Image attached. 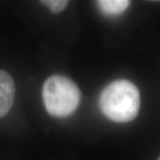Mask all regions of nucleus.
I'll return each instance as SVG.
<instances>
[{"instance_id": "423d86ee", "label": "nucleus", "mask_w": 160, "mask_h": 160, "mask_svg": "<svg viewBox=\"0 0 160 160\" xmlns=\"http://www.w3.org/2000/svg\"><path fill=\"white\" fill-rule=\"evenodd\" d=\"M158 160H160V157H159V158H158Z\"/></svg>"}, {"instance_id": "20e7f679", "label": "nucleus", "mask_w": 160, "mask_h": 160, "mask_svg": "<svg viewBox=\"0 0 160 160\" xmlns=\"http://www.w3.org/2000/svg\"><path fill=\"white\" fill-rule=\"evenodd\" d=\"M96 3L101 11L108 15L120 14L130 5L127 0H100Z\"/></svg>"}, {"instance_id": "f03ea898", "label": "nucleus", "mask_w": 160, "mask_h": 160, "mask_svg": "<svg viewBox=\"0 0 160 160\" xmlns=\"http://www.w3.org/2000/svg\"><path fill=\"white\" fill-rule=\"evenodd\" d=\"M47 112L65 118L76 111L81 101V92L74 81L62 75H52L46 80L42 91Z\"/></svg>"}, {"instance_id": "7ed1b4c3", "label": "nucleus", "mask_w": 160, "mask_h": 160, "mask_svg": "<svg viewBox=\"0 0 160 160\" xmlns=\"http://www.w3.org/2000/svg\"><path fill=\"white\" fill-rule=\"evenodd\" d=\"M15 85L8 72L0 69V118L9 113L14 102Z\"/></svg>"}, {"instance_id": "f257e3e1", "label": "nucleus", "mask_w": 160, "mask_h": 160, "mask_svg": "<svg viewBox=\"0 0 160 160\" xmlns=\"http://www.w3.org/2000/svg\"><path fill=\"white\" fill-rule=\"evenodd\" d=\"M141 105L140 92L126 79L115 80L103 89L99 106L103 115L118 123H126L137 117Z\"/></svg>"}, {"instance_id": "39448f33", "label": "nucleus", "mask_w": 160, "mask_h": 160, "mask_svg": "<svg viewBox=\"0 0 160 160\" xmlns=\"http://www.w3.org/2000/svg\"><path fill=\"white\" fill-rule=\"evenodd\" d=\"M42 4L46 6L52 12L57 13L62 12L68 6L69 1L66 0H46V1H41Z\"/></svg>"}]
</instances>
